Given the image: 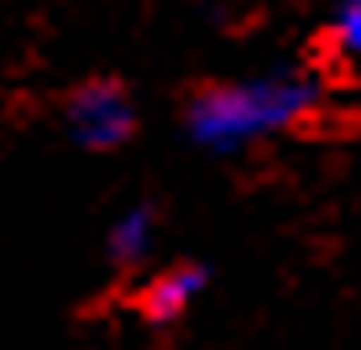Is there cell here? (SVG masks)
Instances as JSON below:
<instances>
[{"mask_svg":"<svg viewBox=\"0 0 361 350\" xmlns=\"http://www.w3.org/2000/svg\"><path fill=\"white\" fill-rule=\"evenodd\" d=\"M319 99H325L319 79L298 68L215 84L189 105V136L209 152H241V146H257L278 131H293L298 120L319 110Z\"/></svg>","mask_w":361,"mask_h":350,"instance_id":"cell-1","label":"cell"},{"mask_svg":"<svg viewBox=\"0 0 361 350\" xmlns=\"http://www.w3.org/2000/svg\"><path fill=\"white\" fill-rule=\"evenodd\" d=\"M68 126L84 146H116L131 136V99L116 84H90L68 99Z\"/></svg>","mask_w":361,"mask_h":350,"instance_id":"cell-2","label":"cell"},{"mask_svg":"<svg viewBox=\"0 0 361 350\" xmlns=\"http://www.w3.org/2000/svg\"><path fill=\"white\" fill-rule=\"evenodd\" d=\"M199 287H204V272L199 267H168V272L152 277V287H147V308H152L157 319H178L199 298Z\"/></svg>","mask_w":361,"mask_h":350,"instance_id":"cell-3","label":"cell"},{"mask_svg":"<svg viewBox=\"0 0 361 350\" xmlns=\"http://www.w3.org/2000/svg\"><path fill=\"white\" fill-rule=\"evenodd\" d=\"M147 246H152V215L147 209H126L116 220V230H110V251L121 261H136V256H147Z\"/></svg>","mask_w":361,"mask_h":350,"instance_id":"cell-4","label":"cell"},{"mask_svg":"<svg viewBox=\"0 0 361 350\" xmlns=\"http://www.w3.org/2000/svg\"><path fill=\"white\" fill-rule=\"evenodd\" d=\"M330 47L345 58H361V0H351L330 16Z\"/></svg>","mask_w":361,"mask_h":350,"instance_id":"cell-5","label":"cell"}]
</instances>
